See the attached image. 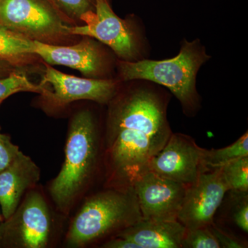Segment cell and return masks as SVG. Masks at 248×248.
Here are the masks:
<instances>
[{"instance_id":"obj_1","label":"cell","mask_w":248,"mask_h":248,"mask_svg":"<svg viewBox=\"0 0 248 248\" xmlns=\"http://www.w3.org/2000/svg\"><path fill=\"white\" fill-rule=\"evenodd\" d=\"M126 82L127 89H118L108 103L106 135L109 174L120 187H133L172 133L167 118L169 94L146 80Z\"/></svg>"},{"instance_id":"obj_2","label":"cell","mask_w":248,"mask_h":248,"mask_svg":"<svg viewBox=\"0 0 248 248\" xmlns=\"http://www.w3.org/2000/svg\"><path fill=\"white\" fill-rule=\"evenodd\" d=\"M211 58L198 39L182 41L174 58L163 60L143 59L136 62L119 60V80H146L170 91L181 103L184 114L191 117L201 108L197 90V76L204 63Z\"/></svg>"},{"instance_id":"obj_3","label":"cell","mask_w":248,"mask_h":248,"mask_svg":"<svg viewBox=\"0 0 248 248\" xmlns=\"http://www.w3.org/2000/svg\"><path fill=\"white\" fill-rule=\"evenodd\" d=\"M141 218L133 187L104 191L89 199L80 209L70 227L67 243L81 247Z\"/></svg>"},{"instance_id":"obj_4","label":"cell","mask_w":248,"mask_h":248,"mask_svg":"<svg viewBox=\"0 0 248 248\" xmlns=\"http://www.w3.org/2000/svg\"><path fill=\"white\" fill-rule=\"evenodd\" d=\"M98 155L95 121L89 110L73 117L65 148L61 170L52 182L50 193L61 210H67L92 176Z\"/></svg>"},{"instance_id":"obj_5","label":"cell","mask_w":248,"mask_h":248,"mask_svg":"<svg viewBox=\"0 0 248 248\" xmlns=\"http://www.w3.org/2000/svg\"><path fill=\"white\" fill-rule=\"evenodd\" d=\"M84 25L70 26L72 35L89 37L107 45L122 61L146 59V40L132 18L123 19L111 9L108 0H95L94 11L83 15Z\"/></svg>"},{"instance_id":"obj_6","label":"cell","mask_w":248,"mask_h":248,"mask_svg":"<svg viewBox=\"0 0 248 248\" xmlns=\"http://www.w3.org/2000/svg\"><path fill=\"white\" fill-rule=\"evenodd\" d=\"M50 0H0V25L29 40L61 45L73 36Z\"/></svg>"},{"instance_id":"obj_7","label":"cell","mask_w":248,"mask_h":248,"mask_svg":"<svg viewBox=\"0 0 248 248\" xmlns=\"http://www.w3.org/2000/svg\"><path fill=\"white\" fill-rule=\"evenodd\" d=\"M51 232L48 205L40 192L32 191L15 213L0 225V247L45 248Z\"/></svg>"},{"instance_id":"obj_8","label":"cell","mask_w":248,"mask_h":248,"mask_svg":"<svg viewBox=\"0 0 248 248\" xmlns=\"http://www.w3.org/2000/svg\"><path fill=\"white\" fill-rule=\"evenodd\" d=\"M229 190L221 168L201 173L197 180L186 187L178 221L186 229L210 226Z\"/></svg>"},{"instance_id":"obj_9","label":"cell","mask_w":248,"mask_h":248,"mask_svg":"<svg viewBox=\"0 0 248 248\" xmlns=\"http://www.w3.org/2000/svg\"><path fill=\"white\" fill-rule=\"evenodd\" d=\"M120 83L119 79H88L69 76L46 63L40 84L45 87L42 95L56 105L63 106L78 100L108 104L118 91Z\"/></svg>"},{"instance_id":"obj_10","label":"cell","mask_w":248,"mask_h":248,"mask_svg":"<svg viewBox=\"0 0 248 248\" xmlns=\"http://www.w3.org/2000/svg\"><path fill=\"white\" fill-rule=\"evenodd\" d=\"M202 149L190 136L172 133L164 148L152 159L148 170L188 186L204 171Z\"/></svg>"},{"instance_id":"obj_11","label":"cell","mask_w":248,"mask_h":248,"mask_svg":"<svg viewBox=\"0 0 248 248\" xmlns=\"http://www.w3.org/2000/svg\"><path fill=\"white\" fill-rule=\"evenodd\" d=\"M143 219L175 221L187 186L147 171L133 186Z\"/></svg>"},{"instance_id":"obj_12","label":"cell","mask_w":248,"mask_h":248,"mask_svg":"<svg viewBox=\"0 0 248 248\" xmlns=\"http://www.w3.org/2000/svg\"><path fill=\"white\" fill-rule=\"evenodd\" d=\"M33 55L40 57L50 66L69 67L88 77L102 74L105 64V55L102 48L89 37H85L79 43L71 46L33 41Z\"/></svg>"},{"instance_id":"obj_13","label":"cell","mask_w":248,"mask_h":248,"mask_svg":"<svg viewBox=\"0 0 248 248\" xmlns=\"http://www.w3.org/2000/svg\"><path fill=\"white\" fill-rule=\"evenodd\" d=\"M40 179L38 166L22 151L10 166L0 171V205L5 219L15 213L24 192Z\"/></svg>"},{"instance_id":"obj_14","label":"cell","mask_w":248,"mask_h":248,"mask_svg":"<svg viewBox=\"0 0 248 248\" xmlns=\"http://www.w3.org/2000/svg\"><path fill=\"white\" fill-rule=\"evenodd\" d=\"M186 227L178 220L140 221L121 231L117 236L136 243L141 248H181Z\"/></svg>"},{"instance_id":"obj_15","label":"cell","mask_w":248,"mask_h":248,"mask_svg":"<svg viewBox=\"0 0 248 248\" xmlns=\"http://www.w3.org/2000/svg\"><path fill=\"white\" fill-rule=\"evenodd\" d=\"M248 156V131L232 144L221 149H202L204 171L213 170L243 156Z\"/></svg>"},{"instance_id":"obj_16","label":"cell","mask_w":248,"mask_h":248,"mask_svg":"<svg viewBox=\"0 0 248 248\" xmlns=\"http://www.w3.org/2000/svg\"><path fill=\"white\" fill-rule=\"evenodd\" d=\"M33 55V41L0 25V59L12 64Z\"/></svg>"},{"instance_id":"obj_17","label":"cell","mask_w":248,"mask_h":248,"mask_svg":"<svg viewBox=\"0 0 248 248\" xmlns=\"http://www.w3.org/2000/svg\"><path fill=\"white\" fill-rule=\"evenodd\" d=\"M45 91V86L33 84L22 73L13 71L0 78V104L15 93L32 92L43 94Z\"/></svg>"},{"instance_id":"obj_18","label":"cell","mask_w":248,"mask_h":248,"mask_svg":"<svg viewBox=\"0 0 248 248\" xmlns=\"http://www.w3.org/2000/svg\"><path fill=\"white\" fill-rule=\"evenodd\" d=\"M230 190L238 193L248 191V156L233 160L221 167Z\"/></svg>"},{"instance_id":"obj_19","label":"cell","mask_w":248,"mask_h":248,"mask_svg":"<svg viewBox=\"0 0 248 248\" xmlns=\"http://www.w3.org/2000/svg\"><path fill=\"white\" fill-rule=\"evenodd\" d=\"M183 248H220L210 226L201 227L193 229H186L183 239Z\"/></svg>"},{"instance_id":"obj_20","label":"cell","mask_w":248,"mask_h":248,"mask_svg":"<svg viewBox=\"0 0 248 248\" xmlns=\"http://www.w3.org/2000/svg\"><path fill=\"white\" fill-rule=\"evenodd\" d=\"M68 19L80 21L83 15L94 11L95 0H50Z\"/></svg>"},{"instance_id":"obj_21","label":"cell","mask_w":248,"mask_h":248,"mask_svg":"<svg viewBox=\"0 0 248 248\" xmlns=\"http://www.w3.org/2000/svg\"><path fill=\"white\" fill-rule=\"evenodd\" d=\"M19 152V147L14 144L9 137L1 133L0 130V171L10 166Z\"/></svg>"},{"instance_id":"obj_22","label":"cell","mask_w":248,"mask_h":248,"mask_svg":"<svg viewBox=\"0 0 248 248\" xmlns=\"http://www.w3.org/2000/svg\"><path fill=\"white\" fill-rule=\"evenodd\" d=\"M233 211L232 218L235 224L244 232H248V195L246 194L242 200L236 204Z\"/></svg>"},{"instance_id":"obj_23","label":"cell","mask_w":248,"mask_h":248,"mask_svg":"<svg viewBox=\"0 0 248 248\" xmlns=\"http://www.w3.org/2000/svg\"><path fill=\"white\" fill-rule=\"evenodd\" d=\"M210 226V229L217 241L220 244V247L224 248H244L247 247L244 241H241L234 236L228 234L219 228H217L215 225L211 224Z\"/></svg>"},{"instance_id":"obj_24","label":"cell","mask_w":248,"mask_h":248,"mask_svg":"<svg viewBox=\"0 0 248 248\" xmlns=\"http://www.w3.org/2000/svg\"><path fill=\"white\" fill-rule=\"evenodd\" d=\"M103 248H141L139 245L125 238L116 236L114 239L107 241L103 245Z\"/></svg>"},{"instance_id":"obj_25","label":"cell","mask_w":248,"mask_h":248,"mask_svg":"<svg viewBox=\"0 0 248 248\" xmlns=\"http://www.w3.org/2000/svg\"><path fill=\"white\" fill-rule=\"evenodd\" d=\"M14 64L6 60L0 59V78L8 76L14 71Z\"/></svg>"},{"instance_id":"obj_26","label":"cell","mask_w":248,"mask_h":248,"mask_svg":"<svg viewBox=\"0 0 248 248\" xmlns=\"http://www.w3.org/2000/svg\"><path fill=\"white\" fill-rule=\"evenodd\" d=\"M0 221H1V217H0Z\"/></svg>"}]
</instances>
